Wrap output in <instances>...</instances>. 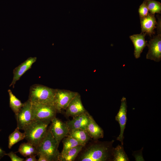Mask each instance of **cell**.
<instances>
[{
    "mask_svg": "<svg viewBox=\"0 0 161 161\" xmlns=\"http://www.w3.org/2000/svg\"><path fill=\"white\" fill-rule=\"evenodd\" d=\"M17 127L14 131L9 135L8 147L9 149L11 148L14 144L25 138L24 132L21 133Z\"/></svg>",
    "mask_w": 161,
    "mask_h": 161,
    "instance_id": "44dd1931",
    "label": "cell"
},
{
    "mask_svg": "<svg viewBox=\"0 0 161 161\" xmlns=\"http://www.w3.org/2000/svg\"><path fill=\"white\" fill-rule=\"evenodd\" d=\"M37 155H35L27 157L24 161H38V159L36 158Z\"/></svg>",
    "mask_w": 161,
    "mask_h": 161,
    "instance_id": "4316f807",
    "label": "cell"
},
{
    "mask_svg": "<svg viewBox=\"0 0 161 161\" xmlns=\"http://www.w3.org/2000/svg\"><path fill=\"white\" fill-rule=\"evenodd\" d=\"M86 130L91 138L97 140L103 138V131L102 129L96 123L92 117L89 115Z\"/></svg>",
    "mask_w": 161,
    "mask_h": 161,
    "instance_id": "2e32d148",
    "label": "cell"
},
{
    "mask_svg": "<svg viewBox=\"0 0 161 161\" xmlns=\"http://www.w3.org/2000/svg\"><path fill=\"white\" fill-rule=\"evenodd\" d=\"M83 146L80 145L60 153L58 161H72L74 160L78 154L81 150Z\"/></svg>",
    "mask_w": 161,
    "mask_h": 161,
    "instance_id": "e0dca14e",
    "label": "cell"
},
{
    "mask_svg": "<svg viewBox=\"0 0 161 161\" xmlns=\"http://www.w3.org/2000/svg\"><path fill=\"white\" fill-rule=\"evenodd\" d=\"M32 104L29 100L24 103L18 113L15 115L17 127L24 130L33 121L32 112Z\"/></svg>",
    "mask_w": 161,
    "mask_h": 161,
    "instance_id": "52a82bcc",
    "label": "cell"
},
{
    "mask_svg": "<svg viewBox=\"0 0 161 161\" xmlns=\"http://www.w3.org/2000/svg\"><path fill=\"white\" fill-rule=\"evenodd\" d=\"M157 33L158 34L154 35L147 44L148 50L146 58L159 62L161 60V32Z\"/></svg>",
    "mask_w": 161,
    "mask_h": 161,
    "instance_id": "ba28073f",
    "label": "cell"
},
{
    "mask_svg": "<svg viewBox=\"0 0 161 161\" xmlns=\"http://www.w3.org/2000/svg\"><path fill=\"white\" fill-rule=\"evenodd\" d=\"M127 108L126 99L123 97L121 100L120 109L115 117V120L118 122L120 127V134L117 140L120 142L122 145H123V134L127 120Z\"/></svg>",
    "mask_w": 161,
    "mask_h": 161,
    "instance_id": "30bf717a",
    "label": "cell"
},
{
    "mask_svg": "<svg viewBox=\"0 0 161 161\" xmlns=\"http://www.w3.org/2000/svg\"><path fill=\"white\" fill-rule=\"evenodd\" d=\"M68 135L77 140L83 146L85 145L90 138L86 130L82 129L70 130Z\"/></svg>",
    "mask_w": 161,
    "mask_h": 161,
    "instance_id": "ac0fdd59",
    "label": "cell"
},
{
    "mask_svg": "<svg viewBox=\"0 0 161 161\" xmlns=\"http://www.w3.org/2000/svg\"><path fill=\"white\" fill-rule=\"evenodd\" d=\"M89 114L86 112L81 114L73 117V119L66 122L69 131L82 129H85L88 122Z\"/></svg>",
    "mask_w": 161,
    "mask_h": 161,
    "instance_id": "9a60e30c",
    "label": "cell"
},
{
    "mask_svg": "<svg viewBox=\"0 0 161 161\" xmlns=\"http://www.w3.org/2000/svg\"><path fill=\"white\" fill-rule=\"evenodd\" d=\"M6 153L4 151L0 148V160L5 155Z\"/></svg>",
    "mask_w": 161,
    "mask_h": 161,
    "instance_id": "f1b7e54d",
    "label": "cell"
},
{
    "mask_svg": "<svg viewBox=\"0 0 161 161\" xmlns=\"http://www.w3.org/2000/svg\"><path fill=\"white\" fill-rule=\"evenodd\" d=\"M77 93L69 90L55 89L53 104L57 112L65 110Z\"/></svg>",
    "mask_w": 161,
    "mask_h": 161,
    "instance_id": "8992f818",
    "label": "cell"
},
{
    "mask_svg": "<svg viewBox=\"0 0 161 161\" xmlns=\"http://www.w3.org/2000/svg\"><path fill=\"white\" fill-rule=\"evenodd\" d=\"M55 89L40 84L31 86L29 99L32 104L53 103Z\"/></svg>",
    "mask_w": 161,
    "mask_h": 161,
    "instance_id": "277c9868",
    "label": "cell"
},
{
    "mask_svg": "<svg viewBox=\"0 0 161 161\" xmlns=\"http://www.w3.org/2000/svg\"><path fill=\"white\" fill-rule=\"evenodd\" d=\"M49 127L52 134L59 144L61 141L67 136L69 129L66 123L62 121L55 117L52 119Z\"/></svg>",
    "mask_w": 161,
    "mask_h": 161,
    "instance_id": "9c48e42d",
    "label": "cell"
},
{
    "mask_svg": "<svg viewBox=\"0 0 161 161\" xmlns=\"http://www.w3.org/2000/svg\"><path fill=\"white\" fill-rule=\"evenodd\" d=\"M18 152H19L24 157H28L37 154L36 148L30 143L27 142L21 143L18 149Z\"/></svg>",
    "mask_w": 161,
    "mask_h": 161,
    "instance_id": "ffe728a7",
    "label": "cell"
},
{
    "mask_svg": "<svg viewBox=\"0 0 161 161\" xmlns=\"http://www.w3.org/2000/svg\"><path fill=\"white\" fill-rule=\"evenodd\" d=\"M112 159L113 161H128L129 159L125 151L123 145H118L115 148H113L112 152Z\"/></svg>",
    "mask_w": 161,
    "mask_h": 161,
    "instance_id": "d6986e66",
    "label": "cell"
},
{
    "mask_svg": "<svg viewBox=\"0 0 161 161\" xmlns=\"http://www.w3.org/2000/svg\"><path fill=\"white\" fill-rule=\"evenodd\" d=\"M38 157V161H49L48 159L45 156H39Z\"/></svg>",
    "mask_w": 161,
    "mask_h": 161,
    "instance_id": "83f0119b",
    "label": "cell"
},
{
    "mask_svg": "<svg viewBox=\"0 0 161 161\" xmlns=\"http://www.w3.org/2000/svg\"><path fill=\"white\" fill-rule=\"evenodd\" d=\"M62 142L63 148L61 152H63L68 149L78 145H82L78 141L69 135H68L66 137L63 139Z\"/></svg>",
    "mask_w": 161,
    "mask_h": 161,
    "instance_id": "603a6c76",
    "label": "cell"
},
{
    "mask_svg": "<svg viewBox=\"0 0 161 161\" xmlns=\"http://www.w3.org/2000/svg\"><path fill=\"white\" fill-rule=\"evenodd\" d=\"M8 92L9 96L10 107L16 115L21 109L24 103H22L16 97L10 89H8Z\"/></svg>",
    "mask_w": 161,
    "mask_h": 161,
    "instance_id": "7402d4cb",
    "label": "cell"
},
{
    "mask_svg": "<svg viewBox=\"0 0 161 161\" xmlns=\"http://www.w3.org/2000/svg\"><path fill=\"white\" fill-rule=\"evenodd\" d=\"M138 12L140 18L145 17L149 14V12L145 0H144L140 6Z\"/></svg>",
    "mask_w": 161,
    "mask_h": 161,
    "instance_id": "d4e9b609",
    "label": "cell"
},
{
    "mask_svg": "<svg viewBox=\"0 0 161 161\" xmlns=\"http://www.w3.org/2000/svg\"><path fill=\"white\" fill-rule=\"evenodd\" d=\"M32 120L51 121L57 112L53 103L32 104Z\"/></svg>",
    "mask_w": 161,
    "mask_h": 161,
    "instance_id": "5b68a950",
    "label": "cell"
},
{
    "mask_svg": "<svg viewBox=\"0 0 161 161\" xmlns=\"http://www.w3.org/2000/svg\"><path fill=\"white\" fill-rule=\"evenodd\" d=\"M141 32L151 37L155 33L154 30L157 28L156 21L154 15L149 13L146 17L140 18Z\"/></svg>",
    "mask_w": 161,
    "mask_h": 161,
    "instance_id": "7c38bea8",
    "label": "cell"
},
{
    "mask_svg": "<svg viewBox=\"0 0 161 161\" xmlns=\"http://www.w3.org/2000/svg\"><path fill=\"white\" fill-rule=\"evenodd\" d=\"M146 35L144 33L141 32L139 34H134L129 36L134 48V55L136 58H138L145 47L147 46V41L145 40Z\"/></svg>",
    "mask_w": 161,
    "mask_h": 161,
    "instance_id": "5bb4252c",
    "label": "cell"
},
{
    "mask_svg": "<svg viewBox=\"0 0 161 161\" xmlns=\"http://www.w3.org/2000/svg\"><path fill=\"white\" fill-rule=\"evenodd\" d=\"M59 144L53 136L49 128L45 137L36 147L37 155L45 156L49 161H58Z\"/></svg>",
    "mask_w": 161,
    "mask_h": 161,
    "instance_id": "3957f363",
    "label": "cell"
},
{
    "mask_svg": "<svg viewBox=\"0 0 161 161\" xmlns=\"http://www.w3.org/2000/svg\"><path fill=\"white\" fill-rule=\"evenodd\" d=\"M5 155L9 156L12 161H23L24 160V158L18 157L15 153L12 151L6 153Z\"/></svg>",
    "mask_w": 161,
    "mask_h": 161,
    "instance_id": "484cf974",
    "label": "cell"
},
{
    "mask_svg": "<svg viewBox=\"0 0 161 161\" xmlns=\"http://www.w3.org/2000/svg\"><path fill=\"white\" fill-rule=\"evenodd\" d=\"M65 110L66 115L72 117L86 112L82 103L80 96L78 93L71 100Z\"/></svg>",
    "mask_w": 161,
    "mask_h": 161,
    "instance_id": "8fae6325",
    "label": "cell"
},
{
    "mask_svg": "<svg viewBox=\"0 0 161 161\" xmlns=\"http://www.w3.org/2000/svg\"><path fill=\"white\" fill-rule=\"evenodd\" d=\"M37 60L36 57H30L16 67L13 70V80L10 85L14 86L16 81L29 69Z\"/></svg>",
    "mask_w": 161,
    "mask_h": 161,
    "instance_id": "4fadbf2b",
    "label": "cell"
},
{
    "mask_svg": "<svg viewBox=\"0 0 161 161\" xmlns=\"http://www.w3.org/2000/svg\"><path fill=\"white\" fill-rule=\"evenodd\" d=\"M149 13L154 15L156 13L161 14V4L154 0H145Z\"/></svg>",
    "mask_w": 161,
    "mask_h": 161,
    "instance_id": "cb8c5ba5",
    "label": "cell"
},
{
    "mask_svg": "<svg viewBox=\"0 0 161 161\" xmlns=\"http://www.w3.org/2000/svg\"><path fill=\"white\" fill-rule=\"evenodd\" d=\"M114 140L106 143H98L86 150L80 157L81 161H105L112 157V144Z\"/></svg>",
    "mask_w": 161,
    "mask_h": 161,
    "instance_id": "6da1fadb",
    "label": "cell"
},
{
    "mask_svg": "<svg viewBox=\"0 0 161 161\" xmlns=\"http://www.w3.org/2000/svg\"><path fill=\"white\" fill-rule=\"evenodd\" d=\"M50 121L33 120L24 130L25 138L36 148L45 137Z\"/></svg>",
    "mask_w": 161,
    "mask_h": 161,
    "instance_id": "7a4b0ae2",
    "label": "cell"
}]
</instances>
